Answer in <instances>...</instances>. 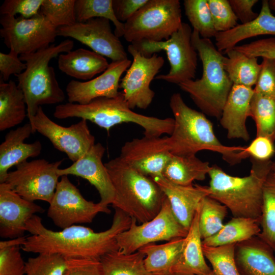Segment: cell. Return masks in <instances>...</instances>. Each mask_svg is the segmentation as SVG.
<instances>
[{
  "mask_svg": "<svg viewBox=\"0 0 275 275\" xmlns=\"http://www.w3.org/2000/svg\"><path fill=\"white\" fill-rule=\"evenodd\" d=\"M32 133V126L28 123L6 134L0 145V183L5 182L11 167L40 154L42 146L39 141L29 144L24 142Z\"/></svg>",
  "mask_w": 275,
  "mask_h": 275,
  "instance_id": "cell-23",
  "label": "cell"
},
{
  "mask_svg": "<svg viewBox=\"0 0 275 275\" xmlns=\"http://www.w3.org/2000/svg\"><path fill=\"white\" fill-rule=\"evenodd\" d=\"M208 161H204L196 155H172L162 173L168 180L183 186L193 184L195 180H204L211 169Z\"/></svg>",
  "mask_w": 275,
  "mask_h": 275,
  "instance_id": "cell-28",
  "label": "cell"
},
{
  "mask_svg": "<svg viewBox=\"0 0 275 275\" xmlns=\"http://www.w3.org/2000/svg\"><path fill=\"white\" fill-rule=\"evenodd\" d=\"M127 50L133 61L121 79L120 88L131 109L135 107L145 109L155 96L150 88L151 82L163 66L164 60L157 53L146 57L131 44L128 46Z\"/></svg>",
  "mask_w": 275,
  "mask_h": 275,
  "instance_id": "cell-14",
  "label": "cell"
},
{
  "mask_svg": "<svg viewBox=\"0 0 275 275\" xmlns=\"http://www.w3.org/2000/svg\"><path fill=\"white\" fill-rule=\"evenodd\" d=\"M70 258L52 253H41L25 262V275H64Z\"/></svg>",
  "mask_w": 275,
  "mask_h": 275,
  "instance_id": "cell-40",
  "label": "cell"
},
{
  "mask_svg": "<svg viewBox=\"0 0 275 275\" xmlns=\"http://www.w3.org/2000/svg\"><path fill=\"white\" fill-rule=\"evenodd\" d=\"M64 275H103L102 264L98 259L70 258Z\"/></svg>",
  "mask_w": 275,
  "mask_h": 275,
  "instance_id": "cell-47",
  "label": "cell"
},
{
  "mask_svg": "<svg viewBox=\"0 0 275 275\" xmlns=\"http://www.w3.org/2000/svg\"><path fill=\"white\" fill-rule=\"evenodd\" d=\"M205 260L199 227V208L184 238L180 256L170 275H206L212 271Z\"/></svg>",
  "mask_w": 275,
  "mask_h": 275,
  "instance_id": "cell-26",
  "label": "cell"
},
{
  "mask_svg": "<svg viewBox=\"0 0 275 275\" xmlns=\"http://www.w3.org/2000/svg\"><path fill=\"white\" fill-rule=\"evenodd\" d=\"M251 161L250 174L242 177L230 175L216 165L211 166L208 173L209 196L224 205L233 217L260 220L263 184L272 162L252 157Z\"/></svg>",
  "mask_w": 275,
  "mask_h": 275,
  "instance_id": "cell-3",
  "label": "cell"
},
{
  "mask_svg": "<svg viewBox=\"0 0 275 275\" xmlns=\"http://www.w3.org/2000/svg\"><path fill=\"white\" fill-rule=\"evenodd\" d=\"M275 152L273 142L264 136H256L245 147L244 152L249 157L259 160H268Z\"/></svg>",
  "mask_w": 275,
  "mask_h": 275,
  "instance_id": "cell-49",
  "label": "cell"
},
{
  "mask_svg": "<svg viewBox=\"0 0 275 275\" xmlns=\"http://www.w3.org/2000/svg\"><path fill=\"white\" fill-rule=\"evenodd\" d=\"M33 132L47 138L53 147L65 153L73 162L82 157L95 144L87 120L81 119L69 127L62 126L51 120L40 106L36 115L29 119Z\"/></svg>",
  "mask_w": 275,
  "mask_h": 275,
  "instance_id": "cell-15",
  "label": "cell"
},
{
  "mask_svg": "<svg viewBox=\"0 0 275 275\" xmlns=\"http://www.w3.org/2000/svg\"><path fill=\"white\" fill-rule=\"evenodd\" d=\"M184 238L174 239L161 244L150 243L139 249L145 255L146 269L155 275H170L181 254Z\"/></svg>",
  "mask_w": 275,
  "mask_h": 275,
  "instance_id": "cell-30",
  "label": "cell"
},
{
  "mask_svg": "<svg viewBox=\"0 0 275 275\" xmlns=\"http://www.w3.org/2000/svg\"><path fill=\"white\" fill-rule=\"evenodd\" d=\"M27 116L26 104L22 90L13 80L0 82V131L21 123Z\"/></svg>",
  "mask_w": 275,
  "mask_h": 275,
  "instance_id": "cell-29",
  "label": "cell"
},
{
  "mask_svg": "<svg viewBox=\"0 0 275 275\" xmlns=\"http://www.w3.org/2000/svg\"><path fill=\"white\" fill-rule=\"evenodd\" d=\"M206 275H217L215 274L212 270L209 273L206 274Z\"/></svg>",
  "mask_w": 275,
  "mask_h": 275,
  "instance_id": "cell-55",
  "label": "cell"
},
{
  "mask_svg": "<svg viewBox=\"0 0 275 275\" xmlns=\"http://www.w3.org/2000/svg\"><path fill=\"white\" fill-rule=\"evenodd\" d=\"M105 148L100 143L95 144L82 157L69 167L59 169L58 174L74 175L87 180L97 190L99 203L108 207L115 197V191L107 170L102 161Z\"/></svg>",
  "mask_w": 275,
  "mask_h": 275,
  "instance_id": "cell-19",
  "label": "cell"
},
{
  "mask_svg": "<svg viewBox=\"0 0 275 275\" xmlns=\"http://www.w3.org/2000/svg\"><path fill=\"white\" fill-rule=\"evenodd\" d=\"M131 63L128 59L112 61L95 78L84 82L71 80L66 88L68 102L87 104L98 98L116 97L120 93L121 77Z\"/></svg>",
  "mask_w": 275,
  "mask_h": 275,
  "instance_id": "cell-18",
  "label": "cell"
},
{
  "mask_svg": "<svg viewBox=\"0 0 275 275\" xmlns=\"http://www.w3.org/2000/svg\"><path fill=\"white\" fill-rule=\"evenodd\" d=\"M59 69L68 76L81 80H91L103 72L109 63L102 56L80 48L61 53L58 60Z\"/></svg>",
  "mask_w": 275,
  "mask_h": 275,
  "instance_id": "cell-27",
  "label": "cell"
},
{
  "mask_svg": "<svg viewBox=\"0 0 275 275\" xmlns=\"http://www.w3.org/2000/svg\"><path fill=\"white\" fill-rule=\"evenodd\" d=\"M148 0H113V7L117 18L125 23Z\"/></svg>",
  "mask_w": 275,
  "mask_h": 275,
  "instance_id": "cell-50",
  "label": "cell"
},
{
  "mask_svg": "<svg viewBox=\"0 0 275 275\" xmlns=\"http://www.w3.org/2000/svg\"><path fill=\"white\" fill-rule=\"evenodd\" d=\"M262 59L254 92L275 99V59L264 58Z\"/></svg>",
  "mask_w": 275,
  "mask_h": 275,
  "instance_id": "cell-44",
  "label": "cell"
},
{
  "mask_svg": "<svg viewBox=\"0 0 275 275\" xmlns=\"http://www.w3.org/2000/svg\"><path fill=\"white\" fill-rule=\"evenodd\" d=\"M231 7L241 24L250 22L255 19L258 13L253 10L258 0H228Z\"/></svg>",
  "mask_w": 275,
  "mask_h": 275,
  "instance_id": "cell-51",
  "label": "cell"
},
{
  "mask_svg": "<svg viewBox=\"0 0 275 275\" xmlns=\"http://www.w3.org/2000/svg\"><path fill=\"white\" fill-rule=\"evenodd\" d=\"M172 156L168 136L144 135L126 142L119 157L141 173L154 177L162 176Z\"/></svg>",
  "mask_w": 275,
  "mask_h": 275,
  "instance_id": "cell-17",
  "label": "cell"
},
{
  "mask_svg": "<svg viewBox=\"0 0 275 275\" xmlns=\"http://www.w3.org/2000/svg\"><path fill=\"white\" fill-rule=\"evenodd\" d=\"M111 226L107 230L96 232L92 229L75 225L55 231L47 229L37 215L30 218L26 230L27 236L21 249L35 254L52 253L67 258L100 260L102 257L118 250L117 237L128 229L131 218L122 211L115 209Z\"/></svg>",
  "mask_w": 275,
  "mask_h": 275,
  "instance_id": "cell-1",
  "label": "cell"
},
{
  "mask_svg": "<svg viewBox=\"0 0 275 275\" xmlns=\"http://www.w3.org/2000/svg\"><path fill=\"white\" fill-rule=\"evenodd\" d=\"M215 31L224 32L235 27L237 18L228 0H207Z\"/></svg>",
  "mask_w": 275,
  "mask_h": 275,
  "instance_id": "cell-42",
  "label": "cell"
},
{
  "mask_svg": "<svg viewBox=\"0 0 275 275\" xmlns=\"http://www.w3.org/2000/svg\"><path fill=\"white\" fill-rule=\"evenodd\" d=\"M99 213H110L111 210L99 202L87 200L67 176H61L47 212L56 226L64 229L89 224Z\"/></svg>",
  "mask_w": 275,
  "mask_h": 275,
  "instance_id": "cell-13",
  "label": "cell"
},
{
  "mask_svg": "<svg viewBox=\"0 0 275 275\" xmlns=\"http://www.w3.org/2000/svg\"><path fill=\"white\" fill-rule=\"evenodd\" d=\"M236 244L212 246L202 244L206 259L217 275H240L235 260Z\"/></svg>",
  "mask_w": 275,
  "mask_h": 275,
  "instance_id": "cell-39",
  "label": "cell"
},
{
  "mask_svg": "<svg viewBox=\"0 0 275 275\" xmlns=\"http://www.w3.org/2000/svg\"><path fill=\"white\" fill-rule=\"evenodd\" d=\"M185 14L194 30L203 38L214 37L215 31L207 0H184Z\"/></svg>",
  "mask_w": 275,
  "mask_h": 275,
  "instance_id": "cell-38",
  "label": "cell"
},
{
  "mask_svg": "<svg viewBox=\"0 0 275 275\" xmlns=\"http://www.w3.org/2000/svg\"><path fill=\"white\" fill-rule=\"evenodd\" d=\"M27 236H21L15 238L0 241V249L13 246L21 247L25 242Z\"/></svg>",
  "mask_w": 275,
  "mask_h": 275,
  "instance_id": "cell-52",
  "label": "cell"
},
{
  "mask_svg": "<svg viewBox=\"0 0 275 275\" xmlns=\"http://www.w3.org/2000/svg\"><path fill=\"white\" fill-rule=\"evenodd\" d=\"M115 191L112 204L140 224L153 219L166 198L158 185L124 162L119 156L104 163Z\"/></svg>",
  "mask_w": 275,
  "mask_h": 275,
  "instance_id": "cell-4",
  "label": "cell"
},
{
  "mask_svg": "<svg viewBox=\"0 0 275 275\" xmlns=\"http://www.w3.org/2000/svg\"><path fill=\"white\" fill-rule=\"evenodd\" d=\"M145 255L140 251L125 254L118 250L101 258L103 275H155L146 268Z\"/></svg>",
  "mask_w": 275,
  "mask_h": 275,
  "instance_id": "cell-33",
  "label": "cell"
},
{
  "mask_svg": "<svg viewBox=\"0 0 275 275\" xmlns=\"http://www.w3.org/2000/svg\"><path fill=\"white\" fill-rule=\"evenodd\" d=\"M265 35H275V16L271 13L268 0L262 1L260 12L253 21L217 33L214 37L215 44L219 51L225 53L242 40Z\"/></svg>",
  "mask_w": 275,
  "mask_h": 275,
  "instance_id": "cell-25",
  "label": "cell"
},
{
  "mask_svg": "<svg viewBox=\"0 0 275 275\" xmlns=\"http://www.w3.org/2000/svg\"><path fill=\"white\" fill-rule=\"evenodd\" d=\"M75 12L76 22H85L96 17L109 20L115 27V34L119 38L123 37L124 23L117 18L113 0H75Z\"/></svg>",
  "mask_w": 275,
  "mask_h": 275,
  "instance_id": "cell-36",
  "label": "cell"
},
{
  "mask_svg": "<svg viewBox=\"0 0 275 275\" xmlns=\"http://www.w3.org/2000/svg\"><path fill=\"white\" fill-rule=\"evenodd\" d=\"M249 117L254 121L256 136L275 141V99L254 92Z\"/></svg>",
  "mask_w": 275,
  "mask_h": 275,
  "instance_id": "cell-35",
  "label": "cell"
},
{
  "mask_svg": "<svg viewBox=\"0 0 275 275\" xmlns=\"http://www.w3.org/2000/svg\"><path fill=\"white\" fill-rule=\"evenodd\" d=\"M182 22L179 0H148L124 23L123 37L131 44L143 41H166Z\"/></svg>",
  "mask_w": 275,
  "mask_h": 275,
  "instance_id": "cell-8",
  "label": "cell"
},
{
  "mask_svg": "<svg viewBox=\"0 0 275 275\" xmlns=\"http://www.w3.org/2000/svg\"><path fill=\"white\" fill-rule=\"evenodd\" d=\"M43 0H5L0 7L2 15L15 16L19 14L30 18L39 13Z\"/></svg>",
  "mask_w": 275,
  "mask_h": 275,
  "instance_id": "cell-45",
  "label": "cell"
},
{
  "mask_svg": "<svg viewBox=\"0 0 275 275\" xmlns=\"http://www.w3.org/2000/svg\"><path fill=\"white\" fill-rule=\"evenodd\" d=\"M233 48L250 57L275 59V38L256 40Z\"/></svg>",
  "mask_w": 275,
  "mask_h": 275,
  "instance_id": "cell-46",
  "label": "cell"
},
{
  "mask_svg": "<svg viewBox=\"0 0 275 275\" xmlns=\"http://www.w3.org/2000/svg\"><path fill=\"white\" fill-rule=\"evenodd\" d=\"M224 67L233 85L252 88L255 86L261 68L258 58L250 57L234 48L227 51Z\"/></svg>",
  "mask_w": 275,
  "mask_h": 275,
  "instance_id": "cell-32",
  "label": "cell"
},
{
  "mask_svg": "<svg viewBox=\"0 0 275 275\" xmlns=\"http://www.w3.org/2000/svg\"><path fill=\"white\" fill-rule=\"evenodd\" d=\"M260 225L258 236L275 252V173L271 170L263 184Z\"/></svg>",
  "mask_w": 275,
  "mask_h": 275,
  "instance_id": "cell-34",
  "label": "cell"
},
{
  "mask_svg": "<svg viewBox=\"0 0 275 275\" xmlns=\"http://www.w3.org/2000/svg\"><path fill=\"white\" fill-rule=\"evenodd\" d=\"M169 105L174 116V125L172 134L168 137L172 155H196L202 150L220 153L223 158L234 165L246 157L244 147L227 146L216 138L212 123L205 115L189 107L181 94L172 95Z\"/></svg>",
  "mask_w": 275,
  "mask_h": 275,
  "instance_id": "cell-2",
  "label": "cell"
},
{
  "mask_svg": "<svg viewBox=\"0 0 275 275\" xmlns=\"http://www.w3.org/2000/svg\"><path fill=\"white\" fill-rule=\"evenodd\" d=\"M20 246L0 249V275H25V262Z\"/></svg>",
  "mask_w": 275,
  "mask_h": 275,
  "instance_id": "cell-43",
  "label": "cell"
},
{
  "mask_svg": "<svg viewBox=\"0 0 275 275\" xmlns=\"http://www.w3.org/2000/svg\"><path fill=\"white\" fill-rule=\"evenodd\" d=\"M0 24L4 44L19 55L47 47L58 36L57 28L40 12L30 18L2 15Z\"/></svg>",
  "mask_w": 275,
  "mask_h": 275,
  "instance_id": "cell-10",
  "label": "cell"
},
{
  "mask_svg": "<svg viewBox=\"0 0 275 275\" xmlns=\"http://www.w3.org/2000/svg\"><path fill=\"white\" fill-rule=\"evenodd\" d=\"M110 20L101 17L57 28V36L73 38L91 48L93 51L112 61L128 59L122 42L113 33Z\"/></svg>",
  "mask_w": 275,
  "mask_h": 275,
  "instance_id": "cell-16",
  "label": "cell"
},
{
  "mask_svg": "<svg viewBox=\"0 0 275 275\" xmlns=\"http://www.w3.org/2000/svg\"><path fill=\"white\" fill-rule=\"evenodd\" d=\"M151 178L168 199L177 219L188 230L201 201L210 194L209 186L198 184L180 185L168 180L162 176Z\"/></svg>",
  "mask_w": 275,
  "mask_h": 275,
  "instance_id": "cell-21",
  "label": "cell"
},
{
  "mask_svg": "<svg viewBox=\"0 0 275 275\" xmlns=\"http://www.w3.org/2000/svg\"><path fill=\"white\" fill-rule=\"evenodd\" d=\"M268 4L271 10L275 12V0L268 1Z\"/></svg>",
  "mask_w": 275,
  "mask_h": 275,
  "instance_id": "cell-53",
  "label": "cell"
},
{
  "mask_svg": "<svg viewBox=\"0 0 275 275\" xmlns=\"http://www.w3.org/2000/svg\"><path fill=\"white\" fill-rule=\"evenodd\" d=\"M260 232L259 219L233 217L217 233L203 240L202 244L212 246L236 244L258 236Z\"/></svg>",
  "mask_w": 275,
  "mask_h": 275,
  "instance_id": "cell-31",
  "label": "cell"
},
{
  "mask_svg": "<svg viewBox=\"0 0 275 275\" xmlns=\"http://www.w3.org/2000/svg\"><path fill=\"white\" fill-rule=\"evenodd\" d=\"M75 0H43L40 12L57 28L76 22Z\"/></svg>",
  "mask_w": 275,
  "mask_h": 275,
  "instance_id": "cell-41",
  "label": "cell"
},
{
  "mask_svg": "<svg viewBox=\"0 0 275 275\" xmlns=\"http://www.w3.org/2000/svg\"><path fill=\"white\" fill-rule=\"evenodd\" d=\"M73 46L72 40L66 39L58 45L52 44L35 52L19 55L26 68L15 76L17 86L24 96L29 119L36 115L41 105L58 104L65 100L64 92L58 83L54 68L49 63L60 54L72 50Z\"/></svg>",
  "mask_w": 275,
  "mask_h": 275,
  "instance_id": "cell-7",
  "label": "cell"
},
{
  "mask_svg": "<svg viewBox=\"0 0 275 275\" xmlns=\"http://www.w3.org/2000/svg\"><path fill=\"white\" fill-rule=\"evenodd\" d=\"M53 116L59 119L80 118L104 128L108 132L115 125L132 123L142 127L146 136L171 135L174 125L173 118L160 119L133 112L125 101L122 92L116 97L98 98L87 104L70 102L59 104L55 107Z\"/></svg>",
  "mask_w": 275,
  "mask_h": 275,
  "instance_id": "cell-6",
  "label": "cell"
},
{
  "mask_svg": "<svg viewBox=\"0 0 275 275\" xmlns=\"http://www.w3.org/2000/svg\"><path fill=\"white\" fill-rule=\"evenodd\" d=\"M62 160L49 162L44 159L24 161L9 172L5 183L23 198L31 201L51 202L60 176L57 171Z\"/></svg>",
  "mask_w": 275,
  "mask_h": 275,
  "instance_id": "cell-12",
  "label": "cell"
},
{
  "mask_svg": "<svg viewBox=\"0 0 275 275\" xmlns=\"http://www.w3.org/2000/svg\"><path fill=\"white\" fill-rule=\"evenodd\" d=\"M273 251L258 236L236 243L235 260L240 275H275Z\"/></svg>",
  "mask_w": 275,
  "mask_h": 275,
  "instance_id": "cell-24",
  "label": "cell"
},
{
  "mask_svg": "<svg viewBox=\"0 0 275 275\" xmlns=\"http://www.w3.org/2000/svg\"><path fill=\"white\" fill-rule=\"evenodd\" d=\"M192 43L202 64L201 78L178 85L187 93L195 104L205 115L219 119L233 84L225 70L224 56L210 39L201 37L193 30Z\"/></svg>",
  "mask_w": 275,
  "mask_h": 275,
  "instance_id": "cell-5",
  "label": "cell"
},
{
  "mask_svg": "<svg viewBox=\"0 0 275 275\" xmlns=\"http://www.w3.org/2000/svg\"><path fill=\"white\" fill-rule=\"evenodd\" d=\"M227 211L224 205L209 196L202 199L199 206V227L202 240L222 228Z\"/></svg>",
  "mask_w": 275,
  "mask_h": 275,
  "instance_id": "cell-37",
  "label": "cell"
},
{
  "mask_svg": "<svg viewBox=\"0 0 275 275\" xmlns=\"http://www.w3.org/2000/svg\"><path fill=\"white\" fill-rule=\"evenodd\" d=\"M26 68V64L20 60L18 53L11 50L8 53L0 52V72L2 80H8L12 74H20Z\"/></svg>",
  "mask_w": 275,
  "mask_h": 275,
  "instance_id": "cell-48",
  "label": "cell"
},
{
  "mask_svg": "<svg viewBox=\"0 0 275 275\" xmlns=\"http://www.w3.org/2000/svg\"><path fill=\"white\" fill-rule=\"evenodd\" d=\"M192 33L190 25L182 22L167 40L143 41L132 45L146 57L164 51L170 65L169 71L157 75L155 79L178 85L196 76L198 54L192 43Z\"/></svg>",
  "mask_w": 275,
  "mask_h": 275,
  "instance_id": "cell-9",
  "label": "cell"
},
{
  "mask_svg": "<svg viewBox=\"0 0 275 275\" xmlns=\"http://www.w3.org/2000/svg\"><path fill=\"white\" fill-rule=\"evenodd\" d=\"M136 223L131 218L129 228L117 237L118 251L123 254L134 253L144 245L156 241L184 238L188 232L175 216L167 197L156 216L141 225Z\"/></svg>",
  "mask_w": 275,
  "mask_h": 275,
  "instance_id": "cell-11",
  "label": "cell"
},
{
  "mask_svg": "<svg viewBox=\"0 0 275 275\" xmlns=\"http://www.w3.org/2000/svg\"><path fill=\"white\" fill-rule=\"evenodd\" d=\"M271 170L275 173V162L272 163Z\"/></svg>",
  "mask_w": 275,
  "mask_h": 275,
  "instance_id": "cell-54",
  "label": "cell"
},
{
  "mask_svg": "<svg viewBox=\"0 0 275 275\" xmlns=\"http://www.w3.org/2000/svg\"><path fill=\"white\" fill-rule=\"evenodd\" d=\"M45 211L34 202L27 200L6 183H0V236L15 238L23 236L28 221Z\"/></svg>",
  "mask_w": 275,
  "mask_h": 275,
  "instance_id": "cell-20",
  "label": "cell"
},
{
  "mask_svg": "<svg viewBox=\"0 0 275 275\" xmlns=\"http://www.w3.org/2000/svg\"><path fill=\"white\" fill-rule=\"evenodd\" d=\"M253 94L252 88L233 85L219 119L228 139H241L245 142L250 140L246 121L249 117Z\"/></svg>",
  "mask_w": 275,
  "mask_h": 275,
  "instance_id": "cell-22",
  "label": "cell"
}]
</instances>
